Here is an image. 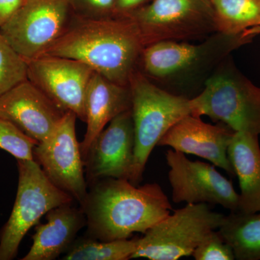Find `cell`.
I'll list each match as a JSON object with an SVG mask.
<instances>
[{"mask_svg": "<svg viewBox=\"0 0 260 260\" xmlns=\"http://www.w3.org/2000/svg\"><path fill=\"white\" fill-rule=\"evenodd\" d=\"M144 48L139 29L128 17L88 19L73 14L64 32L42 55L82 61L108 80L129 85Z\"/></svg>", "mask_w": 260, "mask_h": 260, "instance_id": "1", "label": "cell"}, {"mask_svg": "<svg viewBox=\"0 0 260 260\" xmlns=\"http://www.w3.org/2000/svg\"><path fill=\"white\" fill-rule=\"evenodd\" d=\"M81 208L88 237L103 242L128 239L134 233L145 234L172 210L157 183L138 186L115 178L93 182Z\"/></svg>", "mask_w": 260, "mask_h": 260, "instance_id": "2", "label": "cell"}, {"mask_svg": "<svg viewBox=\"0 0 260 260\" xmlns=\"http://www.w3.org/2000/svg\"><path fill=\"white\" fill-rule=\"evenodd\" d=\"M135 132L134 162L129 181L138 186L149 156L164 135L184 116L191 114L190 99L160 88L141 72L129 79Z\"/></svg>", "mask_w": 260, "mask_h": 260, "instance_id": "3", "label": "cell"}, {"mask_svg": "<svg viewBox=\"0 0 260 260\" xmlns=\"http://www.w3.org/2000/svg\"><path fill=\"white\" fill-rule=\"evenodd\" d=\"M190 105L192 116H208L234 131L260 135V88L231 62L208 78Z\"/></svg>", "mask_w": 260, "mask_h": 260, "instance_id": "4", "label": "cell"}, {"mask_svg": "<svg viewBox=\"0 0 260 260\" xmlns=\"http://www.w3.org/2000/svg\"><path fill=\"white\" fill-rule=\"evenodd\" d=\"M17 164L18 192L9 220L0 233V260L14 259L25 234L42 216L74 200L49 180L34 159H18Z\"/></svg>", "mask_w": 260, "mask_h": 260, "instance_id": "5", "label": "cell"}, {"mask_svg": "<svg viewBox=\"0 0 260 260\" xmlns=\"http://www.w3.org/2000/svg\"><path fill=\"white\" fill-rule=\"evenodd\" d=\"M225 216L213 211L207 203L186 204L137 239L131 259L177 260L191 256L205 236L219 229Z\"/></svg>", "mask_w": 260, "mask_h": 260, "instance_id": "6", "label": "cell"}, {"mask_svg": "<svg viewBox=\"0 0 260 260\" xmlns=\"http://www.w3.org/2000/svg\"><path fill=\"white\" fill-rule=\"evenodd\" d=\"M145 47L164 40L190 39L216 32L210 0H152L132 13Z\"/></svg>", "mask_w": 260, "mask_h": 260, "instance_id": "7", "label": "cell"}, {"mask_svg": "<svg viewBox=\"0 0 260 260\" xmlns=\"http://www.w3.org/2000/svg\"><path fill=\"white\" fill-rule=\"evenodd\" d=\"M73 14L68 0H25L0 34L27 61L42 55L60 37Z\"/></svg>", "mask_w": 260, "mask_h": 260, "instance_id": "8", "label": "cell"}, {"mask_svg": "<svg viewBox=\"0 0 260 260\" xmlns=\"http://www.w3.org/2000/svg\"><path fill=\"white\" fill-rule=\"evenodd\" d=\"M166 158L174 203H207L221 205L231 212H238L239 194L232 181L223 177L215 166L189 160L185 154L169 149Z\"/></svg>", "mask_w": 260, "mask_h": 260, "instance_id": "9", "label": "cell"}, {"mask_svg": "<svg viewBox=\"0 0 260 260\" xmlns=\"http://www.w3.org/2000/svg\"><path fill=\"white\" fill-rule=\"evenodd\" d=\"M77 118L74 113H65L54 133L45 142L36 145L32 154L49 180L71 195L82 207L88 191L83 159L77 140Z\"/></svg>", "mask_w": 260, "mask_h": 260, "instance_id": "10", "label": "cell"}, {"mask_svg": "<svg viewBox=\"0 0 260 260\" xmlns=\"http://www.w3.org/2000/svg\"><path fill=\"white\" fill-rule=\"evenodd\" d=\"M94 70L82 61L42 55L28 61V80L65 112L85 121V99Z\"/></svg>", "mask_w": 260, "mask_h": 260, "instance_id": "11", "label": "cell"}, {"mask_svg": "<svg viewBox=\"0 0 260 260\" xmlns=\"http://www.w3.org/2000/svg\"><path fill=\"white\" fill-rule=\"evenodd\" d=\"M135 132L131 109L121 113L98 135L84 161L89 180L129 181L134 162Z\"/></svg>", "mask_w": 260, "mask_h": 260, "instance_id": "12", "label": "cell"}, {"mask_svg": "<svg viewBox=\"0 0 260 260\" xmlns=\"http://www.w3.org/2000/svg\"><path fill=\"white\" fill-rule=\"evenodd\" d=\"M65 113L28 79L0 97V117L38 144L50 138Z\"/></svg>", "mask_w": 260, "mask_h": 260, "instance_id": "13", "label": "cell"}, {"mask_svg": "<svg viewBox=\"0 0 260 260\" xmlns=\"http://www.w3.org/2000/svg\"><path fill=\"white\" fill-rule=\"evenodd\" d=\"M235 133L223 123L212 125L189 114L176 123L157 146L171 147L176 151L209 160L234 177L235 173L228 157V148Z\"/></svg>", "mask_w": 260, "mask_h": 260, "instance_id": "14", "label": "cell"}, {"mask_svg": "<svg viewBox=\"0 0 260 260\" xmlns=\"http://www.w3.org/2000/svg\"><path fill=\"white\" fill-rule=\"evenodd\" d=\"M213 37L198 45L164 40L146 46L140 57L145 73L162 80L190 71L205 59H208L226 35L218 32Z\"/></svg>", "mask_w": 260, "mask_h": 260, "instance_id": "15", "label": "cell"}, {"mask_svg": "<svg viewBox=\"0 0 260 260\" xmlns=\"http://www.w3.org/2000/svg\"><path fill=\"white\" fill-rule=\"evenodd\" d=\"M129 85H121L94 72L85 99L86 133L80 143L83 161L94 140L116 116L131 109Z\"/></svg>", "mask_w": 260, "mask_h": 260, "instance_id": "16", "label": "cell"}, {"mask_svg": "<svg viewBox=\"0 0 260 260\" xmlns=\"http://www.w3.org/2000/svg\"><path fill=\"white\" fill-rule=\"evenodd\" d=\"M45 215L47 223L38 224L31 248L22 259H56L69 249L78 233L87 223L83 208L72 206V203L53 208Z\"/></svg>", "mask_w": 260, "mask_h": 260, "instance_id": "17", "label": "cell"}, {"mask_svg": "<svg viewBox=\"0 0 260 260\" xmlns=\"http://www.w3.org/2000/svg\"><path fill=\"white\" fill-rule=\"evenodd\" d=\"M228 157L240 186L238 212H260L259 135L236 132L228 148Z\"/></svg>", "mask_w": 260, "mask_h": 260, "instance_id": "18", "label": "cell"}, {"mask_svg": "<svg viewBox=\"0 0 260 260\" xmlns=\"http://www.w3.org/2000/svg\"><path fill=\"white\" fill-rule=\"evenodd\" d=\"M235 259L260 260V212H231L218 229Z\"/></svg>", "mask_w": 260, "mask_h": 260, "instance_id": "19", "label": "cell"}, {"mask_svg": "<svg viewBox=\"0 0 260 260\" xmlns=\"http://www.w3.org/2000/svg\"><path fill=\"white\" fill-rule=\"evenodd\" d=\"M216 32L227 36L242 35L260 25V0H210Z\"/></svg>", "mask_w": 260, "mask_h": 260, "instance_id": "20", "label": "cell"}, {"mask_svg": "<svg viewBox=\"0 0 260 260\" xmlns=\"http://www.w3.org/2000/svg\"><path fill=\"white\" fill-rule=\"evenodd\" d=\"M137 249V239L103 242L93 238L78 239L70 246L62 259L127 260Z\"/></svg>", "mask_w": 260, "mask_h": 260, "instance_id": "21", "label": "cell"}, {"mask_svg": "<svg viewBox=\"0 0 260 260\" xmlns=\"http://www.w3.org/2000/svg\"><path fill=\"white\" fill-rule=\"evenodd\" d=\"M28 79V61L0 34V97Z\"/></svg>", "mask_w": 260, "mask_h": 260, "instance_id": "22", "label": "cell"}, {"mask_svg": "<svg viewBox=\"0 0 260 260\" xmlns=\"http://www.w3.org/2000/svg\"><path fill=\"white\" fill-rule=\"evenodd\" d=\"M37 142L28 138L10 121L0 117V148L18 160H32Z\"/></svg>", "mask_w": 260, "mask_h": 260, "instance_id": "23", "label": "cell"}, {"mask_svg": "<svg viewBox=\"0 0 260 260\" xmlns=\"http://www.w3.org/2000/svg\"><path fill=\"white\" fill-rule=\"evenodd\" d=\"M191 256L196 260L235 259L232 248L216 230L211 231L205 236Z\"/></svg>", "mask_w": 260, "mask_h": 260, "instance_id": "24", "label": "cell"}, {"mask_svg": "<svg viewBox=\"0 0 260 260\" xmlns=\"http://www.w3.org/2000/svg\"><path fill=\"white\" fill-rule=\"evenodd\" d=\"M68 3L75 16L100 19L114 16L116 0H68Z\"/></svg>", "mask_w": 260, "mask_h": 260, "instance_id": "25", "label": "cell"}, {"mask_svg": "<svg viewBox=\"0 0 260 260\" xmlns=\"http://www.w3.org/2000/svg\"><path fill=\"white\" fill-rule=\"evenodd\" d=\"M152 0H116L114 16L127 17L149 4Z\"/></svg>", "mask_w": 260, "mask_h": 260, "instance_id": "26", "label": "cell"}, {"mask_svg": "<svg viewBox=\"0 0 260 260\" xmlns=\"http://www.w3.org/2000/svg\"><path fill=\"white\" fill-rule=\"evenodd\" d=\"M25 0H0V28L16 13Z\"/></svg>", "mask_w": 260, "mask_h": 260, "instance_id": "27", "label": "cell"}, {"mask_svg": "<svg viewBox=\"0 0 260 260\" xmlns=\"http://www.w3.org/2000/svg\"><path fill=\"white\" fill-rule=\"evenodd\" d=\"M259 34H260V25L245 30L242 34V38L249 42L253 37H256V35H259Z\"/></svg>", "mask_w": 260, "mask_h": 260, "instance_id": "28", "label": "cell"}]
</instances>
